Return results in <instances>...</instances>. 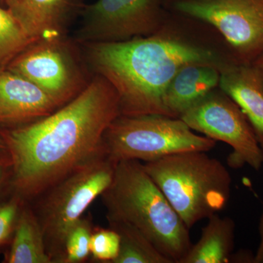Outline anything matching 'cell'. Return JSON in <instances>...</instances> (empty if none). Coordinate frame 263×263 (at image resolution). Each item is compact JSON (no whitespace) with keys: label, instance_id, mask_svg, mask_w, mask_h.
Segmentation results:
<instances>
[{"label":"cell","instance_id":"obj_1","mask_svg":"<svg viewBox=\"0 0 263 263\" xmlns=\"http://www.w3.org/2000/svg\"><path fill=\"white\" fill-rule=\"evenodd\" d=\"M119 116V95L99 76L73 100L47 117L2 132L16 195L23 200L37 198L103 152L104 134Z\"/></svg>","mask_w":263,"mask_h":263},{"label":"cell","instance_id":"obj_2","mask_svg":"<svg viewBox=\"0 0 263 263\" xmlns=\"http://www.w3.org/2000/svg\"><path fill=\"white\" fill-rule=\"evenodd\" d=\"M89 48L91 65L119 95L122 116L169 117L164 94L179 69L196 62L219 65L212 50L159 32L122 42L89 43Z\"/></svg>","mask_w":263,"mask_h":263},{"label":"cell","instance_id":"obj_3","mask_svg":"<svg viewBox=\"0 0 263 263\" xmlns=\"http://www.w3.org/2000/svg\"><path fill=\"white\" fill-rule=\"evenodd\" d=\"M101 197L107 219L136 227L173 262L180 263L188 253L190 230L140 161L118 162Z\"/></svg>","mask_w":263,"mask_h":263},{"label":"cell","instance_id":"obj_4","mask_svg":"<svg viewBox=\"0 0 263 263\" xmlns=\"http://www.w3.org/2000/svg\"><path fill=\"white\" fill-rule=\"evenodd\" d=\"M143 166L189 230L220 212L229 201L230 172L206 152H179Z\"/></svg>","mask_w":263,"mask_h":263},{"label":"cell","instance_id":"obj_5","mask_svg":"<svg viewBox=\"0 0 263 263\" xmlns=\"http://www.w3.org/2000/svg\"><path fill=\"white\" fill-rule=\"evenodd\" d=\"M117 163L105 151L73 170L38 196L34 212L52 263H62L66 235L113 180Z\"/></svg>","mask_w":263,"mask_h":263},{"label":"cell","instance_id":"obj_6","mask_svg":"<svg viewBox=\"0 0 263 263\" xmlns=\"http://www.w3.org/2000/svg\"><path fill=\"white\" fill-rule=\"evenodd\" d=\"M216 141L194 133L180 118L148 114L119 116L103 137L105 154L115 163L152 162L179 152H209Z\"/></svg>","mask_w":263,"mask_h":263},{"label":"cell","instance_id":"obj_7","mask_svg":"<svg viewBox=\"0 0 263 263\" xmlns=\"http://www.w3.org/2000/svg\"><path fill=\"white\" fill-rule=\"evenodd\" d=\"M179 118L193 131L229 145L233 152L228 164L232 168L245 164L255 171L262 167L263 149L253 128L239 106L221 90H213Z\"/></svg>","mask_w":263,"mask_h":263},{"label":"cell","instance_id":"obj_8","mask_svg":"<svg viewBox=\"0 0 263 263\" xmlns=\"http://www.w3.org/2000/svg\"><path fill=\"white\" fill-rule=\"evenodd\" d=\"M166 5L217 29L236 60L254 62L263 53V0H166Z\"/></svg>","mask_w":263,"mask_h":263},{"label":"cell","instance_id":"obj_9","mask_svg":"<svg viewBox=\"0 0 263 263\" xmlns=\"http://www.w3.org/2000/svg\"><path fill=\"white\" fill-rule=\"evenodd\" d=\"M166 0H96L83 10L79 39L89 43H115L160 32Z\"/></svg>","mask_w":263,"mask_h":263},{"label":"cell","instance_id":"obj_10","mask_svg":"<svg viewBox=\"0 0 263 263\" xmlns=\"http://www.w3.org/2000/svg\"><path fill=\"white\" fill-rule=\"evenodd\" d=\"M8 68L37 85L59 108L86 87L70 50L60 39L33 43L10 62Z\"/></svg>","mask_w":263,"mask_h":263},{"label":"cell","instance_id":"obj_11","mask_svg":"<svg viewBox=\"0 0 263 263\" xmlns=\"http://www.w3.org/2000/svg\"><path fill=\"white\" fill-rule=\"evenodd\" d=\"M219 86L241 109L263 149V68L233 58L219 65Z\"/></svg>","mask_w":263,"mask_h":263},{"label":"cell","instance_id":"obj_12","mask_svg":"<svg viewBox=\"0 0 263 263\" xmlns=\"http://www.w3.org/2000/svg\"><path fill=\"white\" fill-rule=\"evenodd\" d=\"M58 108L37 85L12 71H0V124L33 122Z\"/></svg>","mask_w":263,"mask_h":263},{"label":"cell","instance_id":"obj_13","mask_svg":"<svg viewBox=\"0 0 263 263\" xmlns=\"http://www.w3.org/2000/svg\"><path fill=\"white\" fill-rule=\"evenodd\" d=\"M8 10L34 43L60 39L80 0H6Z\"/></svg>","mask_w":263,"mask_h":263},{"label":"cell","instance_id":"obj_14","mask_svg":"<svg viewBox=\"0 0 263 263\" xmlns=\"http://www.w3.org/2000/svg\"><path fill=\"white\" fill-rule=\"evenodd\" d=\"M219 65L186 64L173 78L164 97L169 117L179 118L190 107L219 86Z\"/></svg>","mask_w":263,"mask_h":263},{"label":"cell","instance_id":"obj_15","mask_svg":"<svg viewBox=\"0 0 263 263\" xmlns=\"http://www.w3.org/2000/svg\"><path fill=\"white\" fill-rule=\"evenodd\" d=\"M206 226L202 230L200 239L192 245L180 263H228L235 245V224L228 216L217 214L208 218Z\"/></svg>","mask_w":263,"mask_h":263},{"label":"cell","instance_id":"obj_16","mask_svg":"<svg viewBox=\"0 0 263 263\" xmlns=\"http://www.w3.org/2000/svg\"><path fill=\"white\" fill-rule=\"evenodd\" d=\"M8 263H52L42 228L32 207L24 203L15 226Z\"/></svg>","mask_w":263,"mask_h":263},{"label":"cell","instance_id":"obj_17","mask_svg":"<svg viewBox=\"0 0 263 263\" xmlns=\"http://www.w3.org/2000/svg\"><path fill=\"white\" fill-rule=\"evenodd\" d=\"M108 222L120 237L119 253L113 263H174L136 227L117 219H108Z\"/></svg>","mask_w":263,"mask_h":263},{"label":"cell","instance_id":"obj_18","mask_svg":"<svg viewBox=\"0 0 263 263\" xmlns=\"http://www.w3.org/2000/svg\"><path fill=\"white\" fill-rule=\"evenodd\" d=\"M33 43L9 10L0 7V69Z\"/></svg>","mask_w":263,"mask_h":263},{"label":"cell","instance_id":"obj_19","mask_svg":"<svg viewBox=\"0 0 263 263\" xmlns=\"http://www.w3.org/2000/svg\"><path fill=\"white\" fill-rule=\"evenodd\" d=\"M91 220L82 217L66 235L62 263H81L91 256L90 239L93 231Z\"/></svg>","mask_w":263,"mask_h":263},{"label":"cell","instance_id":"obj_20","mask_svg":"<svg viewBox=\"0 0 263 263\" xmlns=\"http://www.w3.org/2000/svg\"><path fill=\"white\" fill-rule=\"evenodd\" d=\"M90 254L97 262L113 263L120 249V237L111 228H93L90 239Z\"/></svg>","mask_w":263,"mask_h":263},{"label":"cell","instance_id":"obj_21","mask_svg":"<svg viewBox=\"0 0 263 263\" xmlns=\"http://www.w3.org/2000/svg\"><path fill=\"white\" fill-rule=\"evenodd\" d=\"M24 202L22 197L15 195L9 200L0 202V247L13 237Z\"/></svg>","mask_w":263,"mask_h":263},{"label":"cell","instance_id":"obj_22","mask_svg":"<svg viewBox=\"0 0 263 263\" xmlns=\"http://www.w3.org/2000/svg\"><path fill=\"white\" fill-rule=\"evenodd\" d=\"M10 170H11V162L8 154L7 157H0V189L4 184Z\"/></svg>","mask_w":263,"mask_h":263},{"label":"cell","instance_id":"obj_23","mask_svg":"<svg viewBox=\"0 0 263 263\" xmlns=\"http://www.w3.org/2000/svg\"><path fill=\"white\" fill-rule=\"evenodd\" d=\"M259 234L260 240L257 252L254 257V263H263V210L259 222Z\"/></svg>","mask_w":263,"mask_h":263},{"label":"cell","instance_id":"obj_24","mask_svg":"<svg viewBox=\"0 0 263 263\" xmlns=\"http://www.w3.org/2000/svg\"><path fill=\"white\" fill-rule=\"evenodd\" d=\"M3 152H7V147L5 145L4 140L3 139L1 136H0V153Z\"/></svg>","mask_w":263,"mask_h":263},{"label":"cell","instance_id":"obj_25","mask_svg":"<svg viewBox=\"0 0 263 263\" xmlns=\"http://www.w3.org/2000/svg\"><path fill=\"white\" fill-rule=\"evenodd\" d=\"M254 63L256 65H259V67H262L263 68V53L257 59V60H254Z\"/></svg>","mask_w":263,"mask_h":263}]
</instances>
